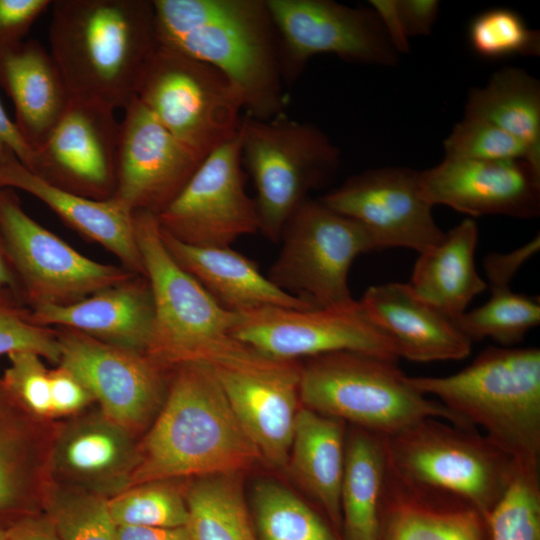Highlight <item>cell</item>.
<instances>
[{
	"label": "cell",
	"instance_id": "obj_7",
	"mask_svg": "<svg viewBox=\"0 0 540 540\" xmlns=\"http://www.w3.org/2000/svg\"><path fill=\"white\" fill-rule=\"evenodd\" d=\"M242 164L256 187L259 231L273 242L310 190L340 165V150L317 126L286 114L268 120L242 117L238 131Z\"/></svg>",
	"mask_w": 540,
	"mask_h": 540
},
{
	"label": "cell",
	"instance_id": "obj_38",
	"mask_svg": "<svg viewBox=\"0 0 540 540\" xmlns=\"http://www.w3.org/2000/svg\"><path fill=\"white\" fill-rule=\"evenodd\" d=\"M171 480L134 485L107 499L117 526H186L188 509L184 491Z\"/></svg>",
	"mask_w": 540,
	"mask_h": 540
},
{
	"label": "cell",
	"instance_id": "obj_41",
	"mask_svg": "<svg viewBox=\"0 0 540 540\" xmlns=\"http://www.w3.org/2000/svg\"><path fill=\"white\" fill-rule=\"evenodd\" d=\"M444 150L445 157L450 158L483 161L523 159L529 162L525 147L511 135L485 120L466 116L455 124L444 140Z\"/></svg>",
	"mask_w": 540,
	"mask_h": 540
},
{
	"label": "cell",
	"instance_id": "obj_17",
	"mask_svg": "<svg viewBox=\"0 0 540 540\" xmlns=\"http://www.w3.org/2000/svg\"><path fill=\"white\" fill-rule=\"evenodd\" d=\"M364 227L377 250L409 248L419 254L439 244L445 233L424 196L419 171L383 167L356 174L319 199Z\"/></svg>",
	"mask_w": 540,
	"mask_h": 540
},
{
	"label": "cell",
	"instance_id": "obj_48",
	"mask_svg": "<svg viewBox=\"0 0 540 540\" xmlns=\"http://www.w3.org/2000/svg\"><path fill=\"white\" fill-rule=\"evenodd\" d=\"M369 6L377 14L396 52L408 53L410 38L405 30L399 0H370Z\"/></svg>",
	"mask_w": 540,
	"mask_h": 540
},
{
	"label": "cell",
	"instance_id": "obj_10",
	"mask_svg": "<svg viewBox=\"0 0 540 540\" xmlns=\"http://www.w3.org/2000/svg\"><path fill=\"white\" fill-rule=\"evenodd\" d=\"M268 278L313 308L355 302L348 272L357 256L377 247L362 225L320 200L306 199L285 224Z\"/></svg>",
	"mask_w": 540,
	"mask_h": 540
},
{
	"label": "cell",
	"instance_id": "obj_5",
	"mask_svg": "<svg viewBox=\"0 0 540 540\" xmlns=\"http://www.w3.org/2000/svg\"><path fill=\"white\" fill-rule=\"evenodd\" d=\"M309 359L301 368L300 402L320 414L382 437L426 418L475 428L417 391L394 361L350 351Z\"/></svg>",
	"mask_w": 540,
	"mask_h": 540
},
{
	"label": "cell",
	"instance_id": "obj_4",
	"mask_svg": "<svg viewBox=\"0 0 540 540\" xmlns=\"http://www.w3.org/2000/svg\"><path fill=\"white\" fill-rule=\"evenodd\" d=\"M420 393L484 435L518 464L539 465L540 350L488 347L463 370L410 377Z\"/></svg>",
	"mask_w": 540,
	"mask_h": 540
},
{
	"label": "cell",
	"instance_id": "obj_42",
	"mask_svg": "<svg viewBox=\"0 0 540 540\" xmlns=\"http://www.w3.org/2000/svg\"><path fill=\"white\" fill-rule=\"evenodd\" d=\"M7 357L9 365L1 378L7 389L37 419H53L50 370L43 358L31 351H15Z\"/></svg>",
	"mask_w": 540,
	"mask_h": 540
},
{
	"label": "cell",
	"instance_id": "obj_11",
	"mask_svg": "<svg viewBox=\"0 0 540 540\" xmlns=\"http://www.w3.org/2000/svg\"><path fill=\"white\" fill-rule=\"evenodd\" d=\"M0 235L31 307L75 303L136 276L82 255L31 218L8 188H0Z\"/></svg>",
	"mask_w": 540,
	"mask_h": 540
},
{
	"label": "cell",
	"instance_id": "obj_52",
	"mask_svg": "<svg viewBox=\"0 0 540 540\" xmlns=\"http://www.w3.org/2000/svg\"><path fill=\"white\" fill-rule=\"evenodd\" d=\"M7 531L8 529L0 528V540H7Z\"/></svg>",
	"mask_w": 540,
	"mask_h": 540
},
{
	"label": "cell",
	"instance_id": "obj_20",
	"mask_svg": "<svg viewBox=\"0 0 540 540\" xmlns=\"http://www.w3.org/2000/svg\"><path fill=\"white\" fill-rule=\"evenodd\" d=\"M137 435L98 409L53 429L48 480L109 499L131 486L138 464Z\"/></svg>",
	"mask_w": 540,
	"mask_h": 540
},
{
	"label": "cell",
	"instance_id": "obj_33",
	"mask_svg": "<svg viewBox=\"0 0 540 540\" xmlns=\"http://www.w3.org/2000/svg\"><path fill=\"white\" fill-rule=\"evenodd\" d=\"M184 494L191 540H259L239 473L192 478Z\"/></svg>",
	"mask_w": 540,
	"mask_h": 540
},
{
	"label": "cell",
	"instance_id": "obj_15",
	"mask_svg": "<svg viewBox=\"0 0 540 540\" xmlns=\"http://www.w3.org/2000/svg\"><path fill=\"white\" fill-rule=\"evenodd\" d=\"M58 364L87 386L99 410L139 435L153 422L166 397L168 368L145 352L102 342L60 327ZM57 364V365H58Z\"/></svg>",
	"mask_w": 540,
	"mask_h": 540
},
{
	"label": "cell",
	"instance_id": "obj_28",
	"mask_svg": "<svg viewBox=\"0 0 540 540\" xmlns=\"http://www.w3.org/2000/svg\"><path fill=\"white\" fill-rule=\"evenodd\" d=\"M160 231L175 261L224 309L234 313L268 306L314 309L278 288L259 271L254 261L230 247L194 246L176 239L161 227Z\"/></svg>",
	"mask_w": 540,
	"mask_h": 540
},
{
	"label": "cell",
	"instance_id": "obj_2",
	"mask_svg": "<svg viewBox=\"0 0 540 540\" xmlns=\"http://www.w3.org/2000/svg\"><path fill=\"white\" fill-rule=\"evenodd\" d=\"M51 56L70 97L110 110L125 109L158 45L150 0H54Z\"/></svg>",
	"mask_w": 540,
	"mask_h": 540
},
{
	"label": "cell",
	"instance_id": "obj_35",
	"mask_svg": "<svg viewBox=\"0 0 540 540\" xmlns=\"http://www.w3.org/2000/svg\"><path fill=\"white\" fill-rule=\"evenodd\" d=\"M482 306L464 312L453 320L471 342L491 338L503 346L518 343L540 322V305L536 299L514 293L507 288H494Z\"/></svg>",
	"mask_w": 540,
	"mask_h": 540
},
{
	"label": "cell",
	"instance_id": "obj_18",
	"mask_svg": "<svg viewBox=\"0 0 540 540\" xmlns=\"http://www.w3.org/2000/svg\"><path fill=\"white\" fill-rule=\"evenodd\" d=\"M120 123L113 197L130 211L160 214L202 163L135 98Z\"/></svg>",
	"mask_w": 540,
	"mask_h": 540
},
{
	"label": "cell",
	"instance_id": "obj_37",
	"mask_svg": "<svg viewBox=\"0 0 540 540\" xmlns=\"http://www.w3.org/2000/svg\"><path fill=\"white\" fill-rule=\"evenodd\" d=\"M485 519L491 540H540L539 465L516 463L506 490Z\"/></svg>",
	"mask_w": 540,
	"mask_h": 540
},
{
	"label": "cell",
	"instance_id": "obj_13",
	"mask_svg": "<svg viewBox=\"0 0 540 540\" xmlns=\"http://www.w3.org/2000/svg\"><path fill=\"white\" fill-rule=\"evenodd\" d=\"M279 40L286 84L308 61L332 54L357 64L394 66L398 53L371 8L350 7L331 0H266Z\"/></svg>",
	"mask_w": 540,
	"mask_h": 540
},
{
	"label": "cell",
	"instance_id": "obj_32",
	"mask_svg": "<svg viewBox=\"0 0 540 540\" xmlns=\"http://www.w3.org/2000/svg\"><path fill=\"white\" fill-rule=\"evenodd\" d=\"M351 431L345 443L341 526L346 540H378L387 468L385 439L357 427Z\"/></svg>",
	"mask_w": 540,
	"mask_h": 540
},
{
	"label": "cell",
	"instance_id": "obj_31",
	"mask_svg": "<svg viewBox=\"0 0 540 540\" xmlns=\"http://www.w3.org/2000/svg\"><path fill=\"white\" fill-rule=\"evenodd\" d=\"M464 116L485 120L520 142L540 170V82L519 67H503L470 92Z\"/></svg>",
	"mask_w": 540,
	"mask_h": 540
},
{
	"label": "cell",
	"instance_id": "obj_25",
	"mask_svg": "<svg viewBox=\"0 0 540 540\" xmlns=\"http://www.w3.org/2000/svg\"><path fill=\"white\" fill-rule=\"evenodd\" d=\"M486 528L473 506L402 479L387 461L378 540H484Z\"/></svg>",
	"mask_w": 540,
	"mask_h": 540
},
{
	"label": "cell",
	"instance_id": "obj_12",
	"mask_svg": "<svg viewBox=\"0 0 540 540\" xmlns=\"http://www.w3.org/2000/svg\"><path fill=\"white\" fill-rule=\"evenodd\" d=\"M233 338L276 360L350 351L397 362L388 335L368 316L360 300L347 306L291 309L261 307L236 313Z\"/></svg>",
	"mask_w": 540,
	"mask_h": 540
},
{
	"label": "cell",
	"instance_id": "obj_34",
	"mask_svg": "<svg viewBox=\"0 0 540 540\" xmlns=\"http://www.w3.org/2000/svg\"><path fill=\"white\" fill-rule=\"evenodd\" d=\"M252 503L259 540H335L310 506L277 483L256 484Z\"/></svg>",
	"mask_w": 540,
	"mask_h": 540
},
{
	"label": "cell",
	"instance_id": "obj_47",
	"mask_svg": "<svg viewBox=\"0 0 540 540\" xmlns=\"http://www.w3.org/2000/svg\"><path fill=\"white\" fill-rule=\"evenodd\" d=\"M399 5L409 38L430 34L439 14V1L399 0Z\"/></svg>",
	"mask_w": 540,
	"mask_h": 540
},
{
	"label": "cell",
	"instance_id": "obj_9",
	"mask_svg": "<svg viewBox=\"0 0 540 540\" xmlns=\"http://www.w3.org/2000/svg\"><path fill=\"white\" fill-rule=\"evenodd\" d=\"M136 98L202 160L237 136L245 111L222 72L161 42L143 67Z\"/></svg>",
	"mask_w": 540,
	"mask_h": 540
},
{
	"label": "cell",
	"instance_id": "obj_39",
	"mask_svg": "<svg viewBox=\"0 0 540 540\" xmlns=\"http://www.w3.org/2000/svg\"><path fill=\"white\" fill-rule=\"evenodd\" d=\"M468 38L473 51L485 59L540 54L539 31L528 27L520 14L506 8L490 9L474 17Z\"/></svg>",
	"mask_w": 540,
	"mask_h": 540
},
{
	"label": "cell",
	"instance_id": "obj_8",
	"mask_svg": "<svg viewBox=\"0 0 540 540\" xmlns=\"http://www.w3.org/2000/svg\"><path fill=\"white\" fill-rule=\"evenodd\" d=\"M389 466L402 479L467 502L486 516L516 462L475 428L426 418L384 437Z\"/></svg>",
	"mask_w": 540,
	"mask_h": 540
},
{
	"label": "cell",
	"instance_id": "obj_26",
	"mask_svg": "<svg viewBox=\"0 0 540 540\" xmlns=\"http://www.w3.org/2000/svg\"><path fill=\"white\" fill-rule=\"evenodd\" d=\"M0 188L19 189L39 199L72 228L113 253L125 269L145 276L133 212L114 197L97 200L61 189L29 171L17 158L0 162Z\"/></svg>",
	"mask_w": 540,
	"mask_h": 540
},
{
	"label": "cell",
	"instance_id": "obj_3",
	"mask_svg": "<svg viewBox=\"0 0 540 540\" xmlns=\"http://www.w3.org/2000/svg\"><path fill=\"white\" fill-rule=\"evenodd\" d=\"M261 454L209 366H175L164 402L138 444L131 486L150 481L240 473Z\"/></svg>",
	"mask_w": 540,
	"mask_h": 540
},
{
	"label": "cell",
	"instance_id": "obj_51",
	"mask_svg": "<svg viewBox=\"0 0 540 540\" xmlns=\"http://www.w3.org/2000/svg\"><path fill=\"white\" fill-rule=\"evenodd\" d=\"M0 287L11 289L17 294L20 293V286L18 283V279L11 266L9 258L6 254L1 235H0Z\"/></svg>",
	"mask_w": 540,
	"mask_h": 540
},
{
	"label": "cell",
	"instance_id": "obj_46",
	"mask_svg": "<svg viewBox=\"0 0 540 540\" xmlns=\"http://www.w3.org/2000/svg\"><path fill=\"white\" fill-rule=\"evenodd\" d=\"M12 158H17L24 167L32 171L35 152L8 117L0 101V162Z\"/></svg>",
	"mask_w": 540,
	"mask_h": 540
},
{
	"label": "cell",
	"instance_id": "obj_29",
	"mask_svg": "<svg viewBox=\"0 0 540 540\" xmlns=\"http://www.w3.org/2000/svg\"><path fill=\"white\" fill-rule=\"evenodd\" d=\"M345 423L301 406L297 411L287 467L296 482L341 527Z\"/></svg>",
	"mask_w": 540,
	"mask_h": 540
},
{
	"label": "cell",
	"instance_id": "obj_36",
	"mask_svg": "<svg viewBox=\"0 0 540 540\" xmlns=\"http://www.w3.org/2000/svg\"><path fill=\"white\" fill-rule=\"evenodd\" d=\"M42 510L60 540H118L117 525L102 496L48 481Z\"/></svg>",
	"mask_w": 540,
	"mask_h": 540
},
{
	"label": "cell",
	"instance_id": "obj_45",
	"mask_svg": "<svg viewBox=\"0 0 540 540\" xmlns=\"http://www.w3.org/2000/svg\"><path fill=\"white\" fill-rule=\"evenodd\" d=\"M540 248V237L535 236L528 243L508 253H490L484 260V270L490 289L507 288L520 269Z\"/></svg>",
	"mask_w": 540,
	"mask_h": 540
},
{
	"label": "cell",
	"instance_id": "obj_6",
	"mask_svg": "<svg viewBox=\"0 0 540 540\" xmlns=\"http://www.w3.org/2000/svg\"><path fill=\"white\" fill-rule=\"evenodd\" d=\"M133 224L149 283L154 322L147 354L168 368L208 363L242 343L231 332L236 313L224 309L171 256L157 216L134 211Z\"/></svg>",
	"mask_w": 540,
	"mask_h": 540
},
{
	"label": "cell",
	"instance_id": "obj_24",
	"mask_svg": "<svg viewBox=\"0 0 540 540\" xmlns=\"http://www.w3.org/2000/svg\"><path fill=\"white\" fill-rule=\"evenodd\" d=\"M360 302L392 340L399 358L431 362L470 354L472 342L453 320L417 296L409 284L371 286Z\"/></svg>",
	"mask_w": 540,
	"mask_h": 540
},
{
	"label": "cell",
	"instance_id": "obj_27",
	"mask_svg": "<svg viewBox=\"0 0 540 540\" xmlns=\"http://www.w3.org/2000/svg\"><path fill=\"white\" fill-rule=\"evenodd\" d=\"M0 86L13 101L17 128L35 152L71 100L55 61L35 40L0 45Z\"/></svg>",
	"mask_w": 540,
	"mask_h": 540
},
{
	"label": "cell",
	"instance_id": "obj_14",
	"mask_svg": "<svg viewBox=\"0 0 540 540\" xmlns=\"http://www.w3.org/2000/svg\"><path fill=\"white\" fill-rule=\"evenodd\" d=\"M227 401L262 459L287 467L300 402L302 366L243 344L209 363Z\"/></svg>",
	"mask_w": 540,
	"mask_h": 540
},
{
	"label": "cell",
	"instance_id": "obj_16",
	"mask_svg": "<svg viewBox=\"0 0 540 540\" xmlns=\"http://www.w3.org/2000/svg\"><path fill=\"white\" fill-rule=\"evenodd\" d=\"M238 134L200 164L178 196L157 215L164 231L190 245L230 247L259 231L255 200L244 188Z\"/></svg>",
	"mask_w": 540,
	"mask_h": 540
},
{
	"label": "cell",
	"instance_id": "obj_50",
	"mask_svg": "<svg viewBox=\"0 0 540 540\" xmlns=\"http://www.w3.org/2000/svg\"><path fill=\"white\" fill-rule=\"evenodd\" d=\"M118 540H191L186 526H117Z\"/></svg>",
	"mask_w": 540,
	"mask_h": 540
},
{
	"label": "cell",
	"instance_id": "obj_19",
	"mask_svg": "<svg viewBox=\"0 0 540 540\" xmlns=\"http://www.w3.org/2000/svg\"><path fill=\"white\" fill-rule=\"evenodd\" d=\"M113 110L71 98L31 172L66 191L104 200L116 186L120 123Z\"/></svg>",
	"mask_w": 540,
	"mask_h": 540
},
{
	"label": "cell",
	"instance_id": "obj_23",
	"mask_svg": "<svg viewBox=\"0 0 540 540\" xmlns=\"http://www.w3.org/2000/svg\"><path fill=\"white\" fill-rule=\"evenodd\" d=\"M34 323L70 328L115 346L147 353L154 305L145 276L99 290L68 305L31 307Z\"/></svg>",
	"mask_w": 540,
	"mask_h": 540
},
{
	"label": "cell",
	"instance_id": "obj_43",
	"mask_svg": "<svg viewBox=\"0 0 540 540\" xmlns=\"http://www.w3.org/2000/svg\"><path fill=\"white\" fill-rule=\"evenodd\" d=\"M50 394L53 419L75 416L95 402L81 379L60 364L50 370Z\"/></svg>",
	"mask_w": 540,
	"mask_h": 540
},
{
	"label": "cell",
	"instance_id": "obj_40",
	"mask_svg": "<svg viewBox=\"0 0 540 540\" xmlns=\"http://www.w3.org/2000/svg\"><path fill=\"white\" fill-rule=\"evenodd\" d=\"M15 351H31L56 364L60 361L56 330L34 323L18 294L0 287V356Z\"/></svg>",
	"mask_w": 540,
	"mask_h": 540
},
{
	"label": "cell",
	"instance_id": "obj_44",
	"mask_svg": "<svg viewBox=\"0 0 540 540\" xmlns=\"http://www.w3.org/2000/svg\"><path fill=\"white\" fill-rule=\"evenodd\" d=\"M50 0H0V45L23 40Z\"/></svg>",
	"mask_w": 540,
	"mask_h": 540
},
{
	"label": "cell",
	"instance_id": "obj_22",
	"mask_svg": "<svg viewBox=\"0 0 540 540\" xmlns=\"http://www.w3.org/2000/svg\"><path fill=\"white\" fill-rule=\"evenodd\" d=\"M29 413L0 378V528L38 513L48 484L52 429Z\"/></svg>",
	"mask_w": 540,
	"mask_h": 540
},
{
	"label": "cell",
	"instance_id": "obj_21",
	"mask_svg": "<svg viewBox=\"0 0 540 540\" xmlns=\"http://www.w3.org/2000/svg\"><path fill=\"white\" fill-rule=\"evenodd\" d=\"M427 201L471 216L533 218L540 213V170L523 159L445 157L419 171Z\"/></svg>",
	"mask_w": 540,
	"mask_h": 540
},
{
	"label": "cell",
	"instance_id": "obj_49",
	"mask_svg": "<svg viewBox=\"0 0 540 540\" xmlns=\"http://www.w3.org/2000/svg\"><path fill=\"white\" fill-rule=\"evenodd\" d=\"M7 540H60L47 515H27L8 528Z\"/></svg>",
	"mask_w": 540,
	"mask_h": 540
},
{
	"label": "cell",
	"instance_id": "obj_1",
	"mask_svg": "<svg viewBox=\"0 0 540 540\" xmlns=\"http://www.w3.org/2000/svg\"><path fill=\"white\" fill-rule=\"evenodd\" d=\"M159 42L210 64L240 91L247 115L285 114L279 40L266 0H153Z\"/></svg>",
	"mask_w": 540,
	"mask_h": 540
},
{
	"label": "cell",
	"instance_id": "obj_30",
	"mask_svg": "<svg viewBox=\"0 0 540 540\" xmlns=\"http://www.w3.org/2000/svg\"><path fill=\"white\" fill-rule=\"evenodd\" d=\"M478 227L465 219L418 257L409 283L422 300L454 320L487 288L475 266Z\"/></svg>",
	"mask_w": 540,
	"mask_h": 540
}]
</instances>
